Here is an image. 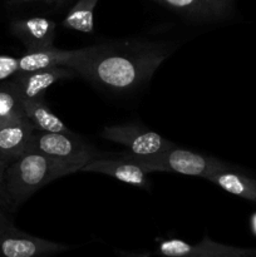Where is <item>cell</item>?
<instances>
[{
	"label": "cell",
	"instance_id": "1",
	"mask_svg": "<svg viewBox=\"0 0 256 257\" xmlns=\"http://www.w3.org/2000/svg\"><path fill=\"white\" fill-rule=\"evenodd\" d=\"M176 49L177 44L173 42L148 39L92 45L84 48L73 70L100 88L130 92L148 82Z\"/></svg>",
	"mask_w": 256,
	"mask_h": 257
},
{
	"label": "cell",
	"instance_id": "2",
	"mask_svg": "<svg viewBox=\"0 0 256 257\" xmlns=\"http://www.w3.org/2000/svg\"><path fill=\"white\" fill-rule=\"evenodd\" d=\"M78 171L79 168L69 163L29 151L8 163L4 173L5 191L15 210L45 185Z\"/></svg>",
	"mask_w": 256,
	"mask_h": 257
},
{
	"label": "cell",
	"instance_id": "3",
	"mask_svg": "<svg viewBox=\"0 0 256 257\" xmlns=\"http://www.w3.org/2000/svg\"><path fill=\"white\" fill-rule=\"evenodd\" d=\"M118 155L141 166L147 173L175 172L180 175L207 178L212 173L230 166L212 156L200 155L177 147L152 156H136L127 151Z\"/></svg>",
	"mask_w": 256,
	"mask_h": 257
},
{
	"label": "cell",
	"instance_id": "4",
	"mask_svg": "<svg viewBox=\"0 0 256 257\" xmlns=\"http://www.w3.org/2000/svg\"><path fill=\"white\" fill-rule=\"evenodd\" d=\"M29 151L69 163L82 171L87 163L99 157L102 153L75 136L74 133H48L35 131Z\"/></svg>",
	"mask_w": 256,
	"mask_h": 257
},
{
	"label": "cell",
	"instance_id": "5",
	"mask_svg": "<svg viewBox=\"0 0 256 257\" xmlns=\"http://www.w3.org/2000/svg\"><path fill=\"white\" fill-rule=\"evenodd\" d=\"M102 137L118 143L136 156H152L175 147L172 142L162 136L138 124H118L105 127Z\"/></svg>",
	"mask_w": 256,
	"mask_h": 257
},
{
	"label": "cell",
	"instance_id": "6",
	"mask_svg": "<svg viewBox=\"0 0 256 257\" xmlns=\"http://www.w3.org/2000/svg\"><path fill=\"white\" fill-rule=\"evenodd\" d=\"M74 248V246L35 237L9 226L0 233V257H53Z\"/></svg>",
	"mask_w": 256,
	"mask_h": 257
},
{
	"label": "cell",
	"instance_id": "7",
	"mask_svg": "<svg viewBox=\"0 0 256 257\" xmlns=\"http://www.w3.org/2000/svg\"><path fill=\"white\" fill-rule=\"evenodd\" d=\"M157 253L161 257H255L256 248L223 245L210 237H203L198 243L170 238L158 243Z\"/></svg>",
	"mask_w": 256,
	"mask_h": 257
},
{
	"label": "cell",
	"instance_id": "8",
	"mask_svg": "<svg viewBox=\"0 0 256 257\" xmlns=\"http://www.w3.org/2000/svg\"><path fill=\"white\" fill-rule=\"evenodd\" d=\"M74 74V70L68 67L44 68L33 72H18L8 82L23 102L43 100L45 92L54 83L72 78Z\"/></svg>",
	"mask_w": 256,
	"mask_h": 257
},
{
	"label": "cell",
	"instance_id": "9",
	"mask_svg": "<svg viewBox=\"0 0 256 257\" xmlns=\"http://www.w3.org/2000/svg\"><path fill=\"white\" fill-rule=\"evenodd\" d=\"M196 23L227 20L235 12L233 0H153Z\"/></svg>",
	"mask_w": 256,
	"mask_h": 257
},
{
	"label": "cell",
	"instance_id": "10",
	"mask_svg": "<svg viewBox=\"0 0 256 257\" xmlns=\"http://www.w3.org/2000/svg\"><path fill=\"white\" fill-rule=\"evenodd\" d=\"M82 172L103 173V175L117 178L118 181H122L127 185L136 186L140 188L150 187V182L147 178L148 173L141 166L125 160L118 153H114V155L102 153L99 157L87 163L82 168Z\"/></svg>",
	"mask_w": 256,
	"mask_h": 257
},
{
	"label": "cell",
	"instance_id": "11",
	"mask_svg": "<svg viewBox=\"0 0 256 257\" xmlns=\"http://www.w3.org/2000/svg\"><path fill=\"white\" fill-rule=\"evenodd\" d=\"M57 24L44 17H29L12 23L10 30L25 45L28 52L54 47Z\"/></svg>",
	"mask_w": 256,
	"mask_h": 257
},
{
	"label": "cell",
	"instance_id": "12",
	"mask_svg": "<svg viewBox=\"0 0 256 257\" xmlns=\"http://www.w3.org/2000/svg\"><path fill=\"white\" fill-rule=\"evenodd\" d=\"M35 128L27 117L0 123V155L7 163L29 152Z\"/></svg>",
	"mask_w": 256,
	"mask_h": 257
},
{
	"label": "cell",
	"instance_id": "13",
	"mask_svg": "<svg viewBox=\"0 0 256 257\" xmlns=\"http://www.w3.org/2000/svg\"><path fill=\"white\" fill-rule=\"evenodd\" d=\"M84 54V48L74 50H63L58 48L28 52L19 58V72H33L44 68L68 67L72 68Z\"/></svg>",
	"mask_w": 256,
	"mask_h": 257
},
{
	"label": "cell",
	"instance_id": "14",
	"mask_svg": "<svg viewBox=\"0 0 256 257\" xmlns=\"http://www.w3.org/2000/svg\"><path fill=\"white\" fill-rule=\"evenodd\" d=\"M206 180L231 195L256 203V180L238 171L237 168H233L232 166H227L212 173Z\"/></svg>",
	"mask_w": 256,
	"mask_h": 257
},
{
	"label": "cell",
	"instance_id": "15",
	"mask_svg": "<svg viewBox=\"0 0 256 257\" xmlns=\"http://www.w3.org/2000/svg\"><path fill=\"white\" fill-rule=\"evenodd\" d=\"M25 117L29 119L35 131L48 133H73L64 123L55 115L45 100H25L23 102Z\"/></svg>",
	"mask_w": 256,
	"mask_h": 257
},
{
	"label": "cell",
	"instance_id": "16",
	"mask_svg": "<svg viewBox=\"0 0 256 257\" xmlns=\"http://www.w3.org/2000/svg\"><path fill=\"white\" fill-rule=\"evenodd\" d=\"M97 3L98 0H78L62 22L63 27L85 34L92 33L94 29L93 14Z\"/></svg>",
	"mask_w": 256,
	"mask_h": 257
},
{
	"label": "cell",
	"instance_id": "17",
	"mask_svg": "<svg viewBox=\"0 0 256 257\" xmlns=\"http://www.w3.org/2000/svg\"><path fill=\"white\" fill-rule=\"evenodd\" d=\"M25 117L23 100L9 82L0 83V123Z\"/></svg>",
	"mask_w": 256,
	"mask_h": 257
},
{
	"label": "cell",
	"instance_id": "18",
	"mask_svg": "<svg viewBox=\"0 0 256 257\" xmlns=\"http://www.w3.org/2000/svg\"><path fill=\"white\" fill-rule=\"evenodd\" d=\"M19 72V58L0 55V83L5 82Z\"/></svg>",
	"mask_w": 256,
	"mask_h": 257
},
{
	"label": "cell",
	"instance_id": "19",
	"mask_svg": "<svg viewBox=\"0 0 256 257\" xmlns=\"http://www.w3.org/2000/svg\"><path fill=\"white\" fill-rule=\"evenodd\" d=\"M8 163L3 160L2 155H0V210L2 211H14L12 202H10L9 197L7 195L4 186V173L5 168H7Z\"/></svg>",
	"mask_w": 256,
	"mask_h": 257
},
{
	"label": "cell",
	"instance_id": "20",
	"mask_svg": "<svg viewBox=\"0 0 256 257\" xmlns=\"http://www.w3.org/2000/svg\"><path fill=\"white\" fill-rule=\"evenodd\" d=\"M57 0H10L9 4L12 5H22V4H32V3H53Z\"/></svg>",
	"mask_w": 256,
	"mask_h": 257
},
{
	"label": "cell",
	"instance_id": "21",
	"mask_svg": "<svg viewBox=\"0 0 256 257\" xmlns=\"http://www.w3.org/2000/svg\"><path fill=\"white\" fill-rule=\"evenodd\" d=\"M12 225H13L12 221L8 220L7 216H5L4 213H3V211L0 210V233H2L4 230H7V228Z\"/></svg>",
	"mask_w": 256,
	"mask_h": 257
},
{
	"label": "cell",
	"instance_id": "22",
	"mask_svg": "<svg viewBox=\"0 0 256 257\" xmlns=\"http://www.w3.org/2000/svg\"><path fill=\"white\" fill-rule=\"evenodd\" d=\"M251 231L256 236V212L251 216Z\"/></svg>",
	"mask_w": 256,
	"mask_h": 257
},
{
	"label": "cell",
	"instance_id": "23",
	"mask_svg": "<svg viewBox=\"0 0 256 257\" xmlns=\"http://www.w3.org/2000/svg\"><path fill=\"white\" fill-rule=\"evenodd\" d=\"M133 257H148V255H136V256H133Z\"/></svg>",
	"mask_w": 256,
	"mask_h": 257
},
{
	"label": "cell",
	"instance_id": "24",
	"mask_svg": "<svg viewBox=\"0 0 256 257\" xmlns=\"http://www.w3.org/2000/svg\"><path fill=\"white\" fill-rule=\"evenodd\" d=\"M255 257H256V256H255Z\"/></svg>",
	"mask_w": 256,
	"mask_h": 257
}]
</instances>
